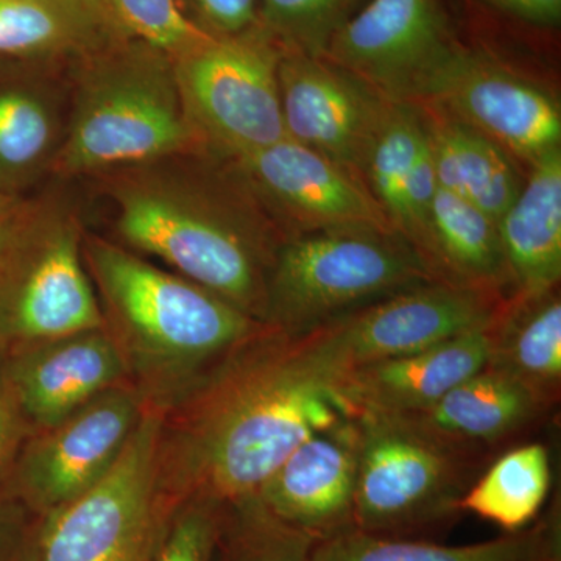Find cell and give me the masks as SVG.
Listing matches in <instances>:
<instances>
[{"label": "cell", "mask_w": 561, "mask_h": 561, "mask_svg": "<svg viewBox=\"0 0 561 561\" xmlns=\"http://www.w3.org/2000/svg\"><path fill=\"white\" fill-rule=\"evenodd\" d=\"M68 130L51 179L91 180L146 162L198 153L171 55L117 38L69 66Z\"/></svg>", "instance_id": "obj_4"}, {"label": "cell", "mask_w": 561, "mask_h": 561, "mask_svg": "<svg viewBox=\"0 0 561 561\" xmlns=\"http://www.w3.org/2000/svg\"><path fill=\"white\" fill-rule=\"evenodd\" d=\"M485 368L524 387L551 411L561 397L559 290L512 295L489 327Z\"/></svg>", "instance_id": "obj_22"}, {"label": "cell", "mask_w": 561, "mask_h": 561, "mask_svg": "<svg viewBox=\"0 0 561 561\" xmlns=\"http://www.w3.org/2000/svg\"><path fill=\"white\" fill-rule=\"evenodd\" d=\"M146 408L136 387L124 382L32 431L0 490L35 515L58 511L110 471Z\"/></svg>", "instance_id": "obj_11"}, {"label": "cell", "mask_w": 561, "mask_h": 561, "mask_svg": "<svg viewBox=\"0 0 561 561\" xmlns=\"http://www.w3.org/2000/svg\"><path fill=\"white\" fill-rule=\"evenodd\" d=\"M350 0H260L265 31L280 47L321 58Z\"/></svg>", "instance_id": "obj_30"}, {"label": "cell", "mask_w": 561, "mask_h": 561, "mask_svg": "<svg viewBox=\"0 0 561 561\" xmlns=\"http://www.w3.org/2000/svg\"><path fill=\"white\" fill-rule=\"evenodd\" d=\"M348 419L302 335L265 330L161 411L154 491L165 518L187 502L238 504L306 438Z\"/></svg>", "instance_id": "obj_1"}, {"label": "cell", "mask_w": 561, "mask_h": 561, "mask_svg": "<svg viewBox=\"0 0 561 561\" xmlns=\"http://www.w3.org/2000/svg\"><path fill=\"white\" fill-rule=\"evenodd\" d=\"M43 516L0 490V561H24L38 548Z\"/></svg>", "instance_id": "obj_32"}, {"label": "cell", "mask_w": 561, "mask_h": 561, "mask_svg": "<svg viewBox=\"0 0 561 561\" xmlns=\"http://www.w3.org/2000/svg\"><path fill=\"white\" fill-rule=\"evenodd\" d=\"M440 280L398 234L313 232L280 245L268 280L264 324L298 337L420 284Z\"/></svg>", "instance_id": "obj_7"}, {"label": "cell", "mask_w": 561, "mask_h": 561, "mask_svg": "<svg viewBox=\"0 0 561 561\" xmlns=\"http://www.w3.org/2000/svg\"><path fill=\"white\" fill-rule=\"evenodd\" d=\"M69 66L0 58V192L27 197L51 180L68 130Z\"/></svg>", "instance_id": "obj_16"}, {"label": "cell", "mask_w": 561, "mask_h": 561, "mask_svg": "<svg viewBox=\"0 0 561 561\" xmlns=\"http://www.w3.org/2000/svg\"><path fill=\"white\" fill-rule=\"evenodd\" d=\"M287 238L313 232L397 234L364 181L290 139L228 160Z\"/></svg>", "instance_id": "obj_12"}, {"label": "cell", "mask_w": 561, "mask_h": 561, "mask_svg": "<svg viewBox=\"0 0 561 561\" xmlns=\"http://www.w3.org/2000/svg\"><path fill=\"white\" fill-rule=\"evenodd\" d=\"M283 47L264 25L208 39L173 57L181 101L203 150L238 160L286 139Z\"/></svg>", "instance_id": "obj_8"}, {"label": "cell", "mask_w": 561, "mask_h": 561, "mask_svg": "<svg viewBox=\"0 0 561 561\" xmlns=\"http://www.w3.org/2000/svg\"><path fill=\"white\" fill-rule=\"evenodd\" d=\"M18 201H20V198L9 197V195L0 192V224H2L3 219L9 216L11 208L16 205Z\"/></svg>", "instance_id": "obj_36"}, {"label": "cell", "mask_w": 561, "mask_h": 561, "mask_svg": "<svg viewBox=\"0 0 561 561\" xmlns=\"http://www.w3.org/2000/svg\"><path fill=\"white\" fill-rule=\"evenodd\" d=\"M51 179L0 224V354L103 328L83 261V214Z\"/></svg>", "instance_id": "obj_5"}, {"label": "cell", "mask_w": 561, "mask_h": 561, "mask_svg": "<svg viewBox=\"0 0 561 561\" xmlns=\"http://www.w3.org/2000/svg\"><path fill=\"white\" fill-rule=\"evenodd\" d=\"M497 225L512 295L557 289L561 278V150L530 168L529 180Z\"/></svg>", "instance_id": "obj_21"}, {"label": "cell", "mask_w": 561, "mask_h": 561, "mask_svg": "<svg viewBox=\"0 0 561 561\" xmlns=\"http://www.w3.org/2000/svg\"><path fill=\"white\" fill-rule=\"evenodd\" d=\"M546 412L518 382L483 367L431 408L400 416L453 448L482 457L486 448L522 434Z\"/></svg>", "instance_id": "obj_20"}, {"label": "cell", "mask_w": 561, "mask_h": 561, "mask_svg": "<svg viewBox=\"0 0 561 561\" xmlns=\"http://www.w3.org/2000/svg\"><path fill=\"white\" fill-rule=\"evenodd\" d=\"M161 411L147 405L110 471L69 504L43 516L38 561H151L169 519L154 491Z\"/></svg>", "instance_id": "obj_9"}, {"label": "cell", "mask_w": 561, "mask_h": 561, "mask_svg": "<svg viewBox=\"0 0 561 561\" xmlns=\"http://www.w3.org/2000/svg\"><path fill=\"white\" fill-rule=\"evenodd\" d=\"M560 557L559 502L526 529L474 545L376 537L354 529L312 548V561H552Z\"/></svg>", "instance_id": "obj_25"}, {"label": "cell", "mask_w": 561, "mask_h": 561, "mask_svg": "<svg viewBox=\"0 0 561 561\" xmlns=\"http://www.w3.org/2000/svg\"><path fill=\"white\" fill-rule=\"evenodd\" d=\"M489 327L419 353L346 373L339 379L335 391L348 416L359 412L408 415L431 408L485 367Z\"/></svg>", "instance_id": "obj_19"}, {"label": "cell", "mask_w": 561, "mask_h": 561, "mask_svg": "<svg viewBox=\"0 0 561 561\" xmlns=\"http://www.w3.org/2000/svg\"><path fill=\"white\" fill-rule=\"evenodd\" d=\"M32 430L14 398L0 354V489Z\"/></svg>", "instance_id": "obj_34"}, {"label": "cell", "mask_w": 561, "mask_h": 561, "mask_svg": "<svg viewBox=\"0 0 561 561\" xmlns=\"http://www.w3.org/2000/svg\"><path fill=\"white\" fill-rule=\"evenodd\" d=\"M197 25L214 36L238 35L260 24V0H190Z\"/></svg>", "instance_id": "obj_33"}, {"label": "cell", "mask_w": 561, "mask_h": 561, "mask_svg": "<svg viewBox=\"0 0 561 561\" xmlns=\"http://www.w3.org/2000/svg\"><path fill=\"white\" fill-rule=\"evenodd\" d=\"M552 561H561V557H560V559H556V560H552Z\"/></svg>", "instance_id": "obj_38"}, {"label": "cell", "mask_w": 561, "mask_h": 561, "mask_svg": "<svg viewBox=\"0 0 561 561\" xmlns=\"http://www.w3.org/2000/svg\"><path fill=\"white\" fill-rule=\"evenodd\" d=\"M24 561H38V548L35 549Z\"/></svg>", "instance_id": "obj_37"}, {"label": "cell", "mask_w": 561, "mask_h": 561, "mask_svg": "<svg viewBox=\"0 0 561 561\" xmlns=\"http://www.w3.org/2000/svg\"><path fill=\"white\" fill-rule=\"evenodd\" d=\"M224 512L225 505L209 501L181 505L151 561H214Z\"/></svg>", "instance_id": "obj_31"}, {"label": "cell", "mask_w": 561, "mask_h": 561, "mask_svg": "<svg viewBox=\"0 0 561 561\" xmlns=\"http://www.w3.org/2000/svg\"><path fill=\"white\" fill-rule=\"evenodd\" d=\"M83 261L128 379L164 411L265 330L194 280L87 231Z\"/></svg>", "instance_id": "obj_3"}, {"label": "cell", "mask_w": 561, "mask_h": 561, "mask_svg": "<svg viewBox=\"0 0 561 561\" xmlns=\"http://www.w3.org/2000/svg\"><path fill=\"white\" fill-rule=\"evenodd\" d=\"M357 456L359 437L348 416L306 438L256 500L280 523L316 542L354 530Z\"/></svg>", "instance_id": "obj_17"}, {"label": "cell", "mask_w": 561, "mask_h": 561, "mask_svg": "<svg viewBox=\"0 0 561 561\" xmlns=\"http://www.w3.org/2000/svg\"><path fill=\"white\" fill-rule=\"evenodd\" d=\"M524 20L552 24L560 20L561 0H491Z\"/></svg>", "instance_id": "obj_35"}, {"label": "cell", "mask_w": 561, "mask_h": 561, "mask_svg": "<svg viewBox=\"0 0 561 561\" xmlns=\"http://www.w3.org/2000/svg\"><path fill=\"white\" fill-rule=\"evenodd\" d=\"M2 360L32 431L57 423L111 387L130 382L119 351L103 328L11 351Z\"/></svg>", "instance_id": "obj_18"}, {"label": "cell", "mask_w": 561, "mask_h": 561, "mask_svg": "<svg viewBox=\"0 0 561 561\" xmlns=\"http://www.w3.org/2000/svg\"><path fill=\"white\" fill-rule=\"evenodd\" d=\"M431 239L438 279L502 295L508 289L512 295L500 225L478 206L437 187L431 209Z\"/></svg>", "instance_id": "obj_26"}, {"label": "cell", "mask_w": 561, "mask_h": 561, "mask_svg": "<svg viewBox=\"0 0 561 561\" xmlns=\"http://www.w3.org/2000/svg\"><path fill=\"white\" fill-rule=\"evenodd\" d=\"M279 95L286 138L364 181L390 99L324 58L283 50Z\"/></svg>", "instance_id": "obj_14"}, {"label": "cell", "mask_w": 561, "mask_h": 561, "mask_svg": "<svg viewBox=\"0 0 561 561\" xmlns=\"http://www.w3.org/2000/svg\"><path fill=\"white\" fill-rule=\"evenodd\" d=\"M500 291L432 280L370 302L302 335L335 381L354 368L431 348L489 327Z\"/></svg>", "instance_id": "obj_10"}, {"label": "cell", "mask_w": 561, "mask_h": 561, "mask_svg": "<svg viewBox=\"0 0 561 561\" xmlns=\"http://www.w3.org/2000/svg\"><path fill=\"white\" fill-rule=\"evenodd\" d=\"M95 0H0V58L70 66L114 39Z\"/></svg>", "instance_id": "obj_24"}, {"label": "cell", "mask_w": 561, "mask_h": 561, "mask_svg": "<svg viewBox=\"0 0 561 561\" xmlns=\"http://www.w3.org/2000/svg\"><path fill=\"white\" fill-rule=\"evenodd\" d=\"M416 105L426 128L438 187L500 221L523 187L516 162L493 140L435 103Z\"/></svg>", "instance_id": "obj_23"}, {"label": "cell", "mask_w": 561, "mask_h": 561, "mask_svg": "<svg viewBox=\"0 0 561 561\" xmlns=\"http://www.w3.org/2000/svg\"><path fill=\"white\" fill-rule=\"evenodd\" d=\"M88 181L113 210L114 242L264 323L268 280L289 238L231 161L198 151Z\"/></svg>", "instance_id": "obj_2"}, {"label": "cell", "mask_w": 561, "mask_h": 561, "mask_svg": "<svg viewBox=\"0 0 561 561\" xmlns=\"http://www.w3.org/2000/svg\"><path fill=\"white\" fill-rule=\"evenodd\" d=\"M420 102L442 106L529 168L561 150L556 99L481 55L454 49L432 73Z\"/></svg>", "instance_id": "obj_13"}, {"label": "cell", "mask_w": 561, "mask_h": 561, "mask_svg": "<svg viewBox=\"0 0 561 561\" xmlns=\"http://www.w3.org/2000/svg\"><path fill=\"white\" fill-rule=\"evenodd\" d=\"M551 490V460L541 443H527L502 454L478 476L460 501L461 513L515 534L537 522Z\"/></svg>", "instance_id": "obj_27"}, {"label": "cell", "mask_w": 561, "mask_h": 561, "mask_svg": "<svg viewBox=\"0 0 561 561\" xmlns=\"http://www.w3.org/2000/svg\"><path fill=\"white\" fill-rule=\"evenodd\" d=\"M316 541L271 515L256 497L225 505L217 561H312Z\"/></svg>", "instance_id": "obj_28"}, {"label": "cell", "mask_w": 561, "mask_h": 561, "mask_svg": "<svg viewBox=\"0 0 561 561\" xmlns=\"http://www.w3.org/2000/svg\"><path fill=\"white\" fill-rule=\"evenodd\" d=\"M114 31L124 38L142 41L171 57H179L203 41L202 31L181 9L179 0H95Z\"/></svg>", "instance_id": "obj_29"}, {"label": "cell", "mask_w": 561, "mask_h": 561, "mask_svg": "<svg viewBox=\"0 0 561 561\" xmlns=\"http://www.w3.org/2000/svg\"><path fill=\"white\" fill-rule=\"evenodd\" d=\"M453 50L437 0H371L321 58L390 101L415 103Z\"/></svg>", "instance_id": "obj_15"}, {"label": "cell", "mask_w": 561, "mask_h": 561, "mask_svg": "<svg viewBox=\"0 0 561 561\" xmlns=\"http://www.w3.org/2000/svg\"><path fill=\"white\" fill-rule=\"evenodd\" d=\"M354 527L376 537L430 540L463 513L481 456L453 448L400 415L359 412Z\"/></svg>", "instance_id": "obj_6"}]
</instances>
